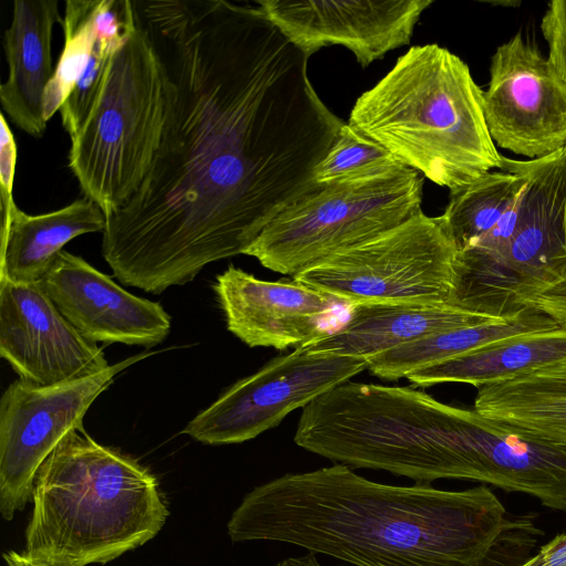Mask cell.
<instances>
[{"mask_svg": "<svg viewBox=\"0 0 566 566\" xmlns=\"http://www.w3.org/2000/svg\"><path fill=\"white\" fill-rule=\"evenodd\" d=\"M96 7L97 0L65 2L64 46L44 95L46 120L60 109L88 63L97 39L94 30Z\"/></svg>", "mask_w": 566, "mask_h": 566, "instance_id": "obj_24", "label": "cell"}, {"mask_svg": "<svg viewBox=\"0 0 566 566\" xmlns=\"http://www.w3.org/2000/svg\"><path fill=\"white\" fill-rule=\"evenodd\" d=\"M457 255L442 216L421 212L293 279L350 305L450 304Z\"/></svg>", "mask_w": 566, "mask_h": 566, "instance_id": "obj_9", "label": "cell"}, {"mask_svg": "<svg viewBox=\"0 0 566 566\" xmlns=\"http://www.w3.org/2000/svg\"><path fill=\"white\" fill-rule=\"evenodd\" d=\"M496 319L451 304L376 302L352 305L346 322L303 347L368 359L451 328Z\"/></svg>", "mask_w": 566, "mask_h": 566, "instance_id": "obj_18", "label": "cell"}, {"mask_svg": "<svg viewBox=\"0 0 566 566\" xmlns=\"http://www.w3.org/2000/svg\"><path fill=\"white\" fill-rule=\"evenodd\" d=\"M134 2L163 64L165 122L102 255L120 283L159 294L244 254L316 184L345 122L311 84V55L256 1Z\"/></svg>", "mask_w": 566, "mask_h": 566, "instance_id": "obj_1", "label": "cell"}, {"mask_svg": "<svg viewBox=\"0 0 566 566\" xmlns=\"http://www.w3.org/2000/svg\"><path fill=\"white\" fill-rule=\"evenodd\" d=\"M541 30L548 45L547 61L554 73L566 84V0L548 3Z\"/></svg>", "mask_w": 566, "mask_h": 566, "instance_id": "obj_27", "label": "cell"}, {"mask_svg": "<svg viewBox=\"0 0 566 566\" xmlns=\"http://www.w3.org/2000/svg\"><path fill=\"white\" fill-rule=\"evenodd\" d=\"M566 360V327L522 334L407 376L421 387L464 382L474 387Z\"/></svg>", "mask_w": 566, "mask_h": 566, "instance_id": "obj_22", "label": "cell"}, {"mask_svg": "<svg viewBox=\"0 0 566 566\" xmlns=\"http://www.w3.org/2000/svg\"><path fill=\"white\" fill-rule=\"evenodd\" d=\"M365 369L364 358L297 347L233 384L181 433L211 446L254 439Z\"/></svg>", "mask_w": 566, "mask_h": 566, "instance_id": "obj_11", "label": "cell"}, {"mask_svg": "<svg viewBox=\"0 0 566 566\" xmlns=\"http://www.w3.org/2000/svg\"><path fill=\"white\" fill-rule=\"evenodd\" d=\"M492 6H502V7H518L521 6V1H511V0H504V1H499V0H494V1H485Z\"/></svg>", "mask_w": 566, "mask_h": 566, "instance_id": "obj_33", "label": "cell"}, {"mask_svg": "<svg viewBox=\"0 0 566 566\" xmlns=\"http://www.w3.org/2000/svg\"><path fill=\"white\" fill-rule=\"evenodd\" d=\"M0 355L21 379L54 386L109 365L101 347L61 314L41 283L0 280Z\"/></svg>", "mask_w": 566, "mask_h": 566, "instance_id": "obj_13", "label": "cell"}, {"mask_svg": "<svg viewBox=\"0 0 566 566\" xmlns=\"http://www.w3.org/2000/svg\"><path fill=\"white\" fill-rule=\"evenodd\" d=\"M483 106L501 148L536 159L566 147V84L521 33L496 48Z\"/></svg>", "mask_w": 566, "mask_h": 566, "instance_id": "obj_12", "label": "cell"}, {"mask_svg": "<svg viewBox=\"0 0 566 566\" xmlns=\"http://www.w3.org/2000/svg\"><path fill=\"white\" fill-rule=\"evenodd\" d=\"M105 226L106 216L86 197L41 214H28L17 206L1 230L0 280L40 282L69 241L85 233H103Z\"/></svg>", "mask_w": 566, "mask_h": 566, "instance_id": "obj_20", "label": "cell"}, {"mask_svg": "<svg viewBox=\"0 0 566 566\" xmlns=\"http://www.w3.org/2000/svg\"><path fill=\"white\" fill-rule=\"evenodd\" d=\"M1 138H0V195L2 227L4 230L13 209L17 205L13 201L12 189L17 165V144L13 134L7 123L6 116L1 114Z\"/></svg>", "mask_w": 566, "mask_h": 566, "instance_id": "obj_28", "label": "cell"}, {"mask_svg": "<svg viewBox=\"0 0 566 566\" xmlns=\"http://www.w3.org/2000/svg\"><path fill=\"white\" fill-rule=\"evenodd\" d=\"M521 307L537 311L566 327V275L522 301Z\"/></svg>", "mask_w": 566, "mask_h": 566, "instance_id": "obj_29", "label": "cell"}, {"mask_svg": "<svg viewBox=\"0 0 566 566\" xmlns=\"http://www.w3.org/2000/svg\"><path fill=\"white\" fill-rule=\"evenodd\" d=\"M484 92L464 61L438 44L411 46L354 104L348 124L449 190L501 168Z\"/></svg>", "mask_w": 566, "mask_h": 566, "instance_id": "obj_4", "label": "cell"}, {"mask_svg": "<svg viewBox=\"0 0 566 566\" xmlns=\"http://www.w3.org/2000/svg\"><path fill=\"white\" fill-rule=\"evenodd\" d=\"M232 542L270 541L354 566H521L544 531L491 488L391 485L335 463L248 492L227 523Z\"/></svg>", "mask_w": 566, "mask_h": 566, "instance_id": "obj_2", "label": "cell"}, {"mask_svg": "<svg viewBox=\"0 0 566 566\" xmlns=\"http://www.w3.org/2000/svg\"><path fill=\"white\" fill-rule=\"evenodd\" d=\"M24 553L55 566L106 564L154 538L168 509L137 460L67 433L39 468Z\"/></svg>", "mask_w": 566, "mask_h": 566, "instance_id": "obj_3", "label": "cell"}, {"mask_svg": "<svg viewBox=\"0 0 566 566\" xmlns=\"http://www.w3.org/2000/svg\"><path fill=\"white\" fill-rule=\"evenodd\" d=\"M57 22L56 0H15L3 36L9 70L0 86L1 106L15 126L34 138L46 129L44 95L54 74L51 43Z\"/></svg>", "mask_w": 566, "mask_h": 566, "instance_id": "obj_17", "label": "cell"}, {"mask_svg": "<svg viewBox=\"0 0 566 566\" xmlns=\"http://www.w3.org/2000/svg\"><path fill=\"white\" fill-rule=\"evenodd\" d=\"M473 408L523 437L566 447V360L478 387Z\"/></svg>", "mask_w": 566, "mask_h": 566, "instance_id": "obj_19", "label": "cell"}, {"mask_svg": "<svg viewBox=\"0 0 566 566\" xmlns=\"http://www.w3.org/2000/svg\"><path fill=\"white\" fill-rule=\"evenodd\" d=\"M136 14V28L114 53L99 97L67 155L84 197L106 219L139 189L164 129V69L137 10Z\"/></svg>", "mask_w": 566, "mask_h": 566, "instance_id": "obj_6", "label": "cell"}, {"mask_svg": "<svg viewBox=\"0 0 566 566\" xmlns=\"http://www.w3.org/2000/svg\"><path fill=\"white\" fill-rule=\"evenodd\" d=\"M521 566H566V533L556 535Z\"/></svg>", "mask_w": 566, "mask_h": 566, "instance_id": "obj_30", "label": "cell"}, {"mask_svg": "<svg viewBox=\"0 0 566 566\" xmlns=\"http://www.w3.org/2000/svg\"><path fill=\"white\" fill-rule=\"evenodd\" d=\"M40 283L61 314L93 343L149 349L169 335L171 318L159 303L127 292L67 251L57 254Z\"/></svg>", "mask_w": 566, "mask_h": 566, "instance_id": "obj_15", "label": "cell"}, {"mask_svg": "<svg viewBox=\"0 0 566 566\" xmlns=\"http://www.w3.org/2000/svg\"><path fill=\"white\" fill-rule=\"evenodd\" d=\"M154 354L140 353L54 386L21 378L8 386L0 400V513L6 521L32 501L39 468L67 433L84 429L86 411L116 375Z\"/></svg>", "mask_w": 566, "mask_h": 566, "instance_id": "obj_10", "label": "cell"}, {"mask_svg": "<svg viewBox=\"0 0 566 566\" xmlns=\"http://www.w3.org/2000/svg\"><path fill=\"white\" fill-rule=\"evenodd\" d=\"M256 2L310 55L323 46L343 45L363 67L409 44L420 15L432 4L431 0Z\"/></svg>", "mask_w": 566, "mask_h": 566, "instance_id": "obj_14", "label": "cell"}, {"mask_svg": "<svg viewBox=\"0 0 566 566\" xmlns=\"http://www.w3.org/2000/svg\"><path fill=\"white\" fill-rule=\"evenodd\" d=\"M6 566H55L44 559L33 557L24 552L10 551L3 554Z\"/></svg>", "mask_w": 566, "mask_h": 566, "instance_id": "obj_31", "label": "cell"}, {"mask_svg": "<svg viewBox=\"0 0 566 566\" xmlns=\"http://www.w3.org/2000/svg\"><path fill=\"white\" fill-rule=\"evenodd\" d=\"M422 188V175L406 166L316 182L270 221L244 254L294 277L421 213Z\"/></svg>", "mask_w": 566, "mask_h": 566, "instance_id": "obj_7", "label": "cell"}, {"mask_svg": "<svg viewBox=\"0 0 566 566\" xmlns=\"http://www.w3.org/2000/svg\"><path fill=\"white\" fill-rule=\"evenodd\" d=\"M117 50L96 39L85 70L60 107L62 126L71 140L76 137L95 106Z\"/></svg>", "mask_w": 566, "mask_h": 566, "instance_id": "obj_26", "label": "cell"}, {"mask_svg": "<svg viewBox=\"0 0 566 566\" xmlns=\"http://www.w3.org/2000/svg\"><path fill=\"white\" fill-rule=\"evenodd\" d=\"M525 187L523 174L501 170L450 190L442 218L458 251L502 248L516 227Z\"/></svg>", "mask_w": 566, "mask_h": 566, "instance_id": "obj_21", "label": "cell"}, {"mask_svg": "<svg viewBox=\"0 0 566 566\" xmlns=\"http://www.w3.org/2000/svg\"><path fill=\"white\" fill-rule=\"evenodd\" d=\"M558 326L551 317L526 308L511 318L451 328L400 345L366 359L367 369L381 379L398 380L503 339Z\"/></svg>", "mask_w": 566, "mask_h": 566, "instance_id": "obj_23", "label": "cell"}, {"mask_svg": "<svg viewBox=\"0 0 566 566\" xmlns=\"http://www.w3.org/2000/svg\"><path fill=\"white\" fill-rule=\"evenodd\" d=\"M403 166L386 148L345 123L316 167L314 179L317 184H324L363 178Z\"/></svg>", "mask_w": 566, "mask_h": 566, "instance_id": "obj_25", "label": "cell"}, {"mask_svg": "<svg viewBox=\"0 0 566 566\" xmlns=\"http://www.w3.org/2000/svg\"><path fill=\"white\" fill-rule=\"evenodd\" d=\"M501 170L526 178L516 227L493 253L459 251L450 304L511 318L522 301L566 275V147L527 160L502 157Z\"/></svg>", "mask_w": 566, "mask_h": 566, "instance_id": "obj_8", "label": "cell"}, {"mask_svg": "<svg viewBox=\"0 0 566 566\" xmlns=\"http://www.w3.org/2000/svg\"><path fill=\"white\" fill-rule=\"evenodd\" d=\"M459 415L411 387L348 380L302 409L294 442L352 469L431 484L453 480Z\"/></svg>", "mask_w": 566, "mask_h": 566, "instance_id": "obj_5", "label": "cell"}, {"mask_svg": "<svg viewBox=\"0 0 566 566\" xmlns=\"http://www.w3.org/2000/svg\"><path fill=\"white\" fill-rule=\"evenodd\" d=\"M273 566H323L315 554L307 553L303 556L284 558Z\"/></svg>", "mask_w": 566, "mask_h": 566, "instance_id": "obj_32", "label": "cell"}, {"mask_svg": "<svg viewBox=\"0 0 566 566\" xmlns=\"http://www.w3.org/2000/svg\"><path fill=\"white\" fill-rule=\"evenodd\" d=\"M227 328L250 347H302L324 335L339 303L296 280L264 281L230 265L213 285Z\"/></svg>", "mask_w": 566, "mask_h": 566, "instance_id": "obj_16", "label": "cell"}]
</instances>
